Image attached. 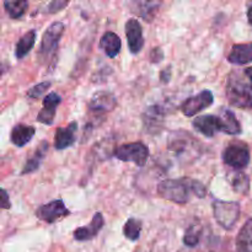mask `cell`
I'll return each mask as SVG.
<instances>
[{"instance_id":"10","label":"cell","mask_w":252,"mask_h":252,"mask_svg":"<svg viewBox=\"0 0 252 252\" xmlns=\"http://www.w3.org/2000/svg\"><path fill=\"white\" fill-rule=\"evenodd\" d=\"M126 37L130 53H139L144 47V37H143L142 25L137 19H129L126 22Z\"/></svg>"},{"instance_id":"29","label":"cell","mask_w":252,"mask_h":252,"mask_svg":"<svg viewBox=\"0 0 252 252\" xmlns=\"http://www.w3.org/2000/svg\"><path fill=\"white\" fill-rule=\"evenodd\" d=\"M69 5V1L66 0H53V1L48 2V4L44 5V7H41V11L44 14H57L61 10H63L64 7H66Z\"/></svg>"},{"instance_id":"35","label":"cell","mask_w":252,"mask_h":252,"mask_svg":"<svg viewBox=\"0 0 252 252\" xmlns=\"http://www.w3.org/2000/svg\"><path fill=\"white\" fill-rule=\"evenodd\" d=\"M248 19H249V24L252 26V5L249 7V10H248Z\"/></svg>"},{"instance_id":"5","label":"cell","mask_w":252,"mask_h":252,"mask_svg":"<svg viewBox=\"0 0 252 252\" xmlns=\"http://www.w3.org/2000/svg\"><path fill=\"white\" fill-rule=\"evenodd\" d=\"M113 154L121 161L134 162L137 166L143 167L147 164L148 158H149V149L144 143H128V144H123L116 148Z\"/></svg>"},{"instance_id":"24","label":"cell","mask_w":252,"mask_h":252,"mask_svg":"<svg viewBox=\"0 0 252 252\" xmlns=\"http://www.w3.org/2000/svg\"><path fill=\"white\" fill-rule=\"evenodd\" d=\"M4 7L6 14L9 15L11 19L17 20L25 15L27 7H29V2H27L26 0H17V1H9V0H5Z\"/></svg>"},{"instance_id":"21","label":"cell","mask_w":252,"mask_h":252,"mask_svg":"<svg viewBox=\"0 0 252 252\" xmlns=\"http://www.w3.org/2000/svg\"><path fill=\"white\" fill-rule=\"evenodd\" d=\"M238 252H252V218L248 219L236 238Z\"/></svg>"},{"instance_id":"18","label":"cell","mask_w":252,"mask_h":252,"mask_svg":"<svg viewBox=\"0 0 252 252\" xmlns=\"http://www.w3.org/2000/svg\"><path fill=\"white\" fill-rule=\"evenodd\" d=\"M47 150H48V143L46 140L41 142L37 147L36 152L33 153L31 158H29L26 161V164L24 165V169H22L21 175H27V174H32V172L37 171L41 166L42 161H43L44 157L47 154Z\"/></svg>"},{"instance_id":"17","label":"cell","mask_w":252,"mask_h":252,"mask_svg":"<svg viewBox=\"0 0 252 252\" xmlns=\"http://www.w3.org/2000/svg\"><path fill=\"white\" fill-rule=\"evenodd\" d=\"M34 134H36V129H34L33 127L20 123V125H16L11 129V133H10V140H11L12 144L16 145V147L22 148L31 142Z\"/></svg>"},{"instance_id":"19","label":"cell","mask_w":252,"mask_h":252,"mask_svg":"<svg viewBox=\"0 0 252 252\" xmlns=\"http://www.w3.org/2000/svg\"><path fill=\"white\" fill-rule=\"evenodd\" d=\"M143 121H144L145 128L148 130L154 129L157 132L158 129H160L162 122H164V111L158 105L148 107L145 113L143 115Z\"/></svg>"},{"instance_id":"28","label":"cell","mask_w":252,"mask_h":252,"mask_svg":"<svg viewBox=\"0 0 252 252\" xmlns=\"http://www.w3.org/2000/svg\"><path fill=\"white\" fill-rule=\"evenodd\" d=\"M51 86V81H42V83L36 84V85L32 86V88L27 91V97L31 98V100H37V98L41 97L47 90H49Z\"/></svg>"},{"instance_id":"13","label":"cell","mask_w":252,"mask_h":252,"mask_svg":"<svg viewBox=\"0 0 252 252\" xmlns=\"http://www.w3.org/2000/svg\"><path fill=\"white\" fill-rule=\"evenodd\" d=\"M62 102L61 95L57 93H49L48 95L44 96L43 101H42V108L37 115V121L42 125L51 126L53 123L54 117H56L57 106Z\"/></svg>"},{"instance_id":"15","label":"cell","mask_w":252,"mask_h":252,"mask_svg":"<svg viewBox=\"0 0 252 252\" xmlns=\"http://www.w3.org/2000/svg\"><path fill=\"white\" fill-rule=\"evenodd\" d=\"M228 61L231 64L236 65H245L252 62V42L249 43L234 44L230 53L228 56Z\"/></svg>"},{"instance_id":"9","label":"cell","mask_w":252,"mask_h":252,"mask_svg":"<svg viewBox=\"0 0 252 252\" xmlns=\"http://www.w3.org/2000/svg\"><path fill=\"white\" fill-rule=\"evenodd\" d=\"M223 161L228 166L241 170L250 162V152L246 147L239 144H231L223 152Z\"/></svg>"},{"instance_id":"27","label":"cell","mask_w":252,"mask_h":252,"mask_svg":"<svg viewBox=\"0 0 252 252\" xmlns=\"http://www.w3.org/2000/svg\"><path fill=\"white\" fill-rule=\"evenodd\" d=\"M201 228L196 225H191L187 229L186 233H185L184 244L186 246H189V248H194V246H197V244L199 243V240H201Z\"/></svg>"},{"instance_id":"31","label":"cell","mask_w":252,"mask_h":252,"mask_svg":"<svg viewBox=\"0 0 252 252\" xmlns=\"http://www.w3.org/2000/svg\"><path fill=\"white\" fill-rule=\"evenodd\" d=\"M150 62L154 64L157 63H160V62L164 59V52H162V49L160 48V47H155V48L152 49V52H150Z\"/></svg>"},{"instance_id":"34","label":"cell","mask_w":252,"mask_h":252,"mask_svg":"<svg viewBox=\"0 0 252 252\" xmlns=\"http://www.w3.org/2000/svg\"><path fill=\"white\" fill-rule=\"evenodd\" d=\"M245 75L249 78V81H250V85L252 86V66H249V68L245 69Z\"/></svg>"},{"instance_id":"4","label":"cell","mask_w":252,"mask_h":252,"mask_svg":"<svg viewBox=\"0 0 252 252\" xmlns=\"http://www.w3.org/2000/svg\"><path fill=\"white\" fill-rule=\"evenodd\" d=\"M212 208L217 223L226 230H231L240 217V204L238 202L214 199Z\"/></svg>"},{"instance_id":"30","label":"cell","mask_w":252,"mask_h":252,"mask_svg":"<svg viewBox=\"0 0 252 252\" xmlns=\"http://www.w3.org/2000/svg\"><path fill=\"white\" fill-rule=\"evenodd\" d=\"M189 186H191L192 193L196 194L198 198H204L207 194V189L202 182L197 181V180L189 179Z\"/></svg>"},{"instance_id":"14","label":"cell","mask_w":252,"mask_h":252,"mask_svg":"<svg viewBox=\"0 0 252 252\" xmlns=\"http://www.w3.org/2000/svg\"><path fill=\"white\" fill-rule=\"evenodd\" d=\"M76 130H78V123L71 122L66 127L58 128L54 135V148L57 150H64L71 147L75 143Z\"/></svg>"},{"instance_id":"7","label":"cell","mask_w":252,"mask_h":252,"mask_svg":"<svg viewBox=\"0 0 252 252\" xmlns=\"http://www.w3.org/2000/svg\"><path fill=\"white\" fill-rule=\"evenodd\" d=\"M214 102V96L212 91L203 90L197 95L191 96L187 98L184 103L181 105V111L185 116L187 117H193L197 113L201 111L206 110V108L211 107Z\"/></svg>"},{"instance_id":"6","label":"cell","mask_w":252,"mask_h":252,"mask_svg":"<svg viewBox=\"0 0 252 252\" xmlns=\"http://www.w3.org/2000/svg\"><path fill=\"white\" fill-rule=\"evenodd\" d=\"M69 214H70V211L65 207L63 199H54V201L48 202L36 209L37 218L48 224L56 223V221L68 217Z\"/></svg>"},{"instance_id":"32","label":"cell","mask_w":252,"mask_h":252,"mask_svg":"<svg viewBox=\"0 0 252 252\" xmlns=\"http://www.w3.org/2000/svg\"><path fill=\"white\" fill-rule=\"evenodd\" d=\"M0 206L2 209H10L11 208V202H10L9 196H7L6 189H1V201H0Z\"/></svg>"},{"instance_id":"33","label":"cell","mask_w":252,"mask_h":252,"mask_svg":"<svg viewBox=\"0 0 252 252\" xmlns=\"http://www.w3.org/2000/svg\"><path fill=\"white\" fill-rule=\"evenodd\" d=\"M171 79V66H167V68L162 69L160 71V81L164 84H167Z\"/></svg>"},{"instance_id":"2","label":"cell","mask_w":252,"mask_h":252,"mask_svg":"<svg viewBox=\"0 0 252 252\" xmlns=\"http://www.w3.org/2000/svg\"><path fill=\"white\" fill-rule=\"evenodd\" d=\"M229 103L243 110H252V86L239 78H230L225 88Z\"/></svg>"},{"instance_id":"26","label":"cell","mask_w":252,"mask_h":252,"mask_svg":"<svg viewBox=\"0 0 252 252\" xmlns=\"http://www.w3.org/2000/svg\"><path fill=\"white\" fill-rule=\"evenodd\" d=\"M231 186L235 192L240 194H248L249 189H250V180H249L248 175L243 174H236L235 176L231 180Z\"/></svg>"},{"instance_id":"12","label":"cell","mask_w":252,"mask_h":252,"mask_svg":"<svg viewBox=\"0 0 252 252\" xmlns=\"http://www.w3.org/2000/svg\"><path fill=\"white\" fill-rule=\"evenodd\" d=\"M103 225H105V219H103L102 213L97 212V213L94 214L90 224H88V225L85 226H80V228L74 230V239H75L76 241L93 240V239H95L96 236H97V234L102 230Z\"/></svg>"},{"instance_id":"8","label":"cell","mask_w":252,"mask_h":252,"mask_svg":"<svg viewBox=\"0 0 252 252\" xmlns=\"http://www.w3.org/2000/svg\"><path fill=\"white\" fill-rule=\"evenodd\" d=\"M117 106V100L115 95L110 91H96L89 101V110L96 116H103L111 112Z\"/></svg>"},{"instance_id":"23","label":"cell","mask_w":252,"mask_h":252,"mask_svg":"<svg viewBox=\"0 0 252 252\" xmlns=\"http://www.w3.org/2000/svg\"><path fill=\"white\" fill-rule=\"evenodd\" d=\"M135 6V9L133 11L135 14L139 15L140 17L145 20V21H153L155 14L159 10L160 2L158 1H137L133 4Z\"/></svg>"},{"instance_id":"22","label":"cell","mask_w":252,"mask_h":252,"mask_svg":"<svg viewBox=\"0 0 252 252\" xmlns=\"http://www.w3.org/2000/svg\"><path fill=\"white\" fill-rule=\"evenodd\" d=\"M36 31L30 30L24 36L20 37V39L16 43V48H15V56H16L17 59L25 58L31 52V49L34 46V42H36Z\"/></svg>"},{"instance_id":"3","label":"cell","mask_w":252,"mask_h":252,"mask_svg":"<svg viewBox=\"0 0 252 252\" xmlns=\"http://www.w3.org/2000/svg\"><path fill=\"white\" fill-rule=\"evenodd\" d=\"M64 30H65L64 24L59 21L53 22V24L47 27L43 36H42L41 47H39L38 52V57L42 59V62L51 61V58L56 56L58 44L64 33Z\"/></svg>"},{"instance_id":"16","label":"cell","mask_w":252,"mask_h":252,"mask_svg":"<svg viewBox=\"0 0 252 252\" xmlns=\"http://www.w3.org/2000/svg\"><path fill=\"white\" fill-rule=\"evenodd\" d=\"M98 46L105 52V54L108 58H116L121 52L122 42H121V38L118 34H116L112 31H107L101 37Z\"/></svg>"},{"instance_id":"25","label":"cell","mask_w":252,"mask_h":252,"mask_svg":"<svg viewBox=\"0 0 252 252\" xmlns=\"http://www.w3.org/2000/svg\"><path fill=\"white\" fill-rule=\"evenodd\" d=\"M142 231V221L135 218H129L123 225V235L130 241H137Z\"/></svg>"},{"instance_id":"20","label":"cell","mask_w":252,"mask_h":252,"mask_svg":"<svg viewBox=\"0 0 252 252\" xmlns=\"http://www.w3.org/2000/svg\"><path fill=\"white\" fill-rule=\"evenodd\" d=\"M221 121V132L229 135H238L241 133V126L236 120L234 112L228 108H223L219 116Z\"/></svg>"},{"instance_id":"11","label":"cell","mask_w":252,"mask_h":252,"mask_svg":"<svg viewBox=\"0 0 252 252\" xmlns=\"http://www.w3.org/2000/svg\"><path fill=\"white\" fill-rule=\"evenodd\" d=\"M192 126L197 132L207 138H213L218 132H221V121L219 116L203 115L192 121Z\"/></svg>"},{"instance_id":"1","label":"cell","mask_w":252,"mask_h":252,"mask_svg":"<svg viewBox=\"0 0 252 252\" xmlns=\"http://www.w3.org/2000/svg\"><path fill=\"white\" fill-rule=\"evenodd\" d=\"M189 177H182L180 180L166 179L158 185V193L164 199L176 204H185L189 199Z\"/></svg>"}]
</instances>
